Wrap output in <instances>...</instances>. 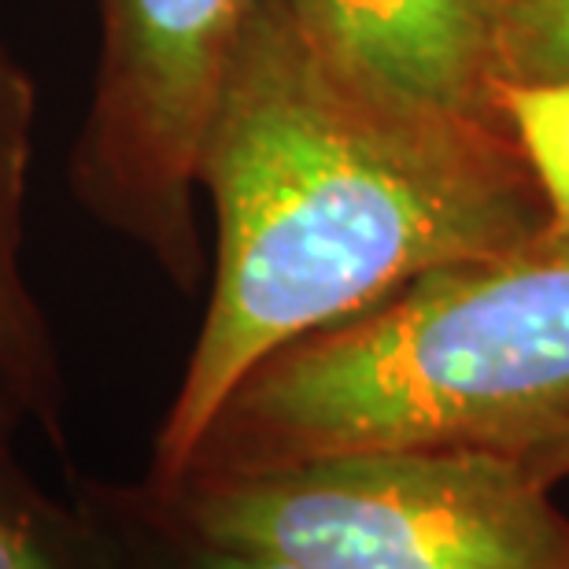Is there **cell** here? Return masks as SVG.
<instances>
[{
    "label": "cell",
    "mask_w": 569,
    "mask_h": 569,
    "mask_svg": "<svg viewBox=\"0 0 569 569\" xmlns=\"http://www.w3.org/2000/svg\"><path fill=\"white\" fill-rule=\"evenodd\" d=\"M197 192L214 211V278L144 477L156 492L278 348L437 267L543 237V200L507 130L362 86L281 0H248Z\"/></svg>",
    "instance_id": "1"
},
{
    "label": "cell",
    "mask_w": 569,
    "mask_h": 569,
    "mask_svg": "<svg viewBox=\"0 0 569 569\" xmlns=\"http://www.w3.org/2000/svg\"><path fill=\"white\" fill-rule=\"evenodd\" d=\"M562 418L569 241L540 237L437 267L278 348L226 396L174 485L356 451L515 455Z\"/></svg>",
    "instance_id": "2"
},
{
    "label": "cell",
    "mask_w": 569,
    "mask_h": 569,
    "mask_svg": "<svg viewBox=\"0 0 569 569\" xmlns=\"http://www.w3.org/2000/svg\"><path fill=\"white\" fill-rule=\"evenodd\" d=\"M144 492L203 540L307 569H569L551 485L492 448L329 455Z\"/></svg>",
    "instance_id": "3"
},
{
    "label": "cell",
    "mask_w": 569,
    "mask_h": 569,
    "mask_svg": "<svg viewBox=\"0 0 569 569\" xmlns=\"http://www.w3.org/2000/svg\"><path fill=\"white\" fill-rule=\"evenodd\" d=\"M248 0H97L100 60L71 159L78 203L178 284L200 281L197 163Z\"/></svg>",
    "instance_id": "4"
},
{
    "label": "cell",
    "mask_w": 569,
    "mask_h": 569,
    "mask_svg": "<svg viewBox=\"0 0 569 569\" xmlns=\"http://www.w3.org/2000/svg\"><path fill=\"white\" fill-rule=\"evenodd\" d=\"M281 8L362 86L507 130L496 108L492 0H281Z\"/></svg>",
    "instance_id": "5"
},
{
    "label": "cell",
    "mask_w": 569,
    "mask_h": 569,
    "mask_svg": "<svg viewBox=\"0 0 569 569\" xmlns=\"http://www.w3.org/2000/svg\"><path fill=\"white\" fill-rule=\"evenodd\" d=\"M38 127V86L0 41V381L22 415L49 437H63V373L38 300H33L22 241Z\"/></svg>",
    "instance_id": "6"
},
{
    "label": "cell",
    "mask_w": 569,
    "mask_h": 569,
    "mask_svg": "<svg viewBox=\"0 0 569 569\" xmlns=\"http://www.w3.org/2000/svg\"><path fill=\"white\" fill-rule=\"evenodd\" d=\"M0 569H122L93 510H63L38 492L4 451L0 432Z\"/></svg>",
    "instance_id": "7"
},
{
    "label": "cell",
    "mask_w": 569,
    "mask_h": 569,
    "mask_svg": "<svg viewBox=\"0 0 569 569\" xmlns=\"http://www.w3.org/2000/svg\"><path fill=\"white\" fill-rule=\"evenodd\" d=\"M108 540L116 543L122 569H307L278 555H259L203 540L163 515L144 488L108 492L89 503Z\"/></svg>",
    "instance_id": "8"
},
{
    "label": "cell",
    "mask_w": 569,
    "mask_h": 569,
    "mask_svg": "<svg viewBox=\"0 0 569 569\" xmlns=\"http://www.w3.org/2000/svg\"><path fill=\"white\" fill-rule=\"evenodd\" d=\"M496 108L543 200V241H569V82H499Z\"/></svg>",
    "instance_id": "9"
},
{
    "label": "cell",
    "mask_w": 569,
    "mask_h": 569,
    "mask_svg": "<svg viewBox=\"0 0 569 569\" xmlns=\"http://www.w3.org/2000/svg\"><path fill=\"white\" fill-rule=\"evenodd\" d=\"M499 82H569V0H492Z\"/></svg>",
    "instance_id": "10"
},
{
    "label": "cell",
    "mask_w": 569,
    "mask_h": 569,
    "mask_svg": "<svg viewBox=\"0 0 569 569\" xmlns=\"http://www.w3.org/2000/svg\"><path fill=\"white\" fill-rule=\"evenodd\" d=\"M515 455L543 485H555V481H562V477H569V418L555 422L551 429H543L540 437L526 440Z\"/></svg>",
    "instance_id": "11"
},
{
    "label": "cell",
    "mask_w": 569,
    "mask_h": 569,
    "mask_svg": "<svg viewBox=\"0 0 569 569\" xmlns=\"http://www.w3.org/2000/svg\"><path fill=\"white\" fill-rule=\"evenodd\" d=\"M22 407L16 403V396H11L8 389H4V381H0V432L8 437V429L16 426V422H22Z\"/></svg>",
    "instance_id": "12"
}]
</instances>
